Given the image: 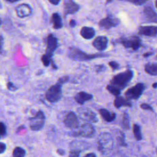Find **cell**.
<instances>
[{"label":"cell","mask_w":157,"mask_h":157,"mask_svg":"<svg viewBox=\"0 0 157 157\" xmlns=\"http://www.w3.org/2000/svg\"><path fill=\"white\" fill-rule=\"evenodd\" d=\"M145 90V85L142 83H138L132 87H131L125 92L126 98L130 99H138Z\"/></svg>","instance_id":"8"},{"label":"cell","mask_w":157,"mask_h":157,"mask_svg":"<svg viewBox=\"0 0 157 157\" xmlns=\"http://www.w3.org/2000/svg\"><path fill=\"white\" fill-rule=\"evenodd\" d=\"M152 86H153V88H156L157 87V82H155V83H154L153 85H152Z\"/></svg>","instance_id":"45"},{"label":"cell","mask_w":157,"mask_h":157,"mask_svg":"<svg viewBox=\"0 0 157 157\" xmlns=\"http://www.w3.org/2000/svg\"><path fill=\"white\" fill-rule=\"evenodd\" d=\"M117 43L122 44L125 48H132L133 50H137L141 47V40L137 36L129 37H121L117 40Z\"/></svg>","instance_id":"7"},{"label":"cell","mask_w":157,"mask_h":157,"mask_svg":"<svg viewBox=\"0 0 157 157\" xmlns=\"http://www.w3.org/2000/svg\"><path fill=\"white\" fill-rule=\"evenodd\" d=\"M117 140L118 142V144L122 147L127 146V144L125 142V136L123 132L120 131H118V133L117 136Z\"/></svg>","instance_id":"27"},{"label":"cell","mask_w":157,"mask_h":157,"mask_svg":"<svg viewBox=\"0 0 157 157\" xmlns=\"http://www.w3.org/2000/svg\"><path fill=\"white\" fill-rule=\"evenodd\" d=\"M120 23L118 18L111 14H108L104 18L101 20L99 22V26L105 29H109L112 27L117 26Z\"/></svg>","instance_id":"10"},{"label":"cell","mask_w":157,"mask_h":157,"mask_svg":"<svg viewBox=\"0 0 157 157\" xmlns=\"http://www.w3.org/2000/svg\"><path fill=\"white\" fill-rule=\"evenodd\" d=\"M7 88L9 90H10L11 91H15L17 90V87H16V86H15V85H13V83H12L11 82H7Z\"/></svg>","instance_id":"36"},{"label":"cell","mask_w":157,"mask_h":157,"mask_svg":"<svg viewBox=\"0 0 157 157\" xmlns=\"http://www.w3.org/2000/svg\"><path fill=\"white\" fill-rule=\"evenodd\" d=\"M113 147V140L109 132H101L98 139V148L102 154H107Z\"/></svg>","instance_id":"3"},{"label":"cell","mask_w":157,"mask_h":157,"mask_svg":"<svg viewBox=\"0 0 157 157\" xmlns=\"http://www.w3.org/2000/svg\"><path fill=\"white\" fill-rule=\"evenodd\" d=\"M64 124L67 128L72 129H77L78 128L79 121L76 114L73 112L67 113L63 120Z\"/></svg>","instance_id":"12"},{"label":"cell","mask_w":157,"mask_h":157,"mask_svg":"<svg viewBox=\"0 0 157 157\" xmlns=\"http://www.w3.org/2000/svg\"><path fill=\"white\" fill-rule=\"evenodd\" d=\"M81 150L79 149H72L69 153V157H79Z\"/></svg>","instance_id":"30"},{"label":"cell","mask_w":157,"mask_h":157,"mask_svg":"<svg viewBox=\"0 0 157 157\" xmlns=\"http://www.w3.org/2000/svg\"><path fill=\"white\" fill-rule=\"evenodd\" d=\"M109 55L105 53L88 54L75 47H71L68 49L67 56L74 61H90L96 58L108 57Z\"/></svg>","instance_id":"1"},{"label":"cell","mask_w":157,"mask_h":157,"mask_svg":"<svg viewBox=\"0 0 157 157\" xmlns=\"http://www.w3.org/2000/svg\"><path fill=\"white\" fill-rule=\"evenodd\" d=\"M7 2H17L18 1H20V0H5Z\"/></svg>","instance_id":"44"},{"label":"cell","mask_w":157,"mask_h":157,"mask_svg":"<svg viewBox=\"0 0 157 157\" xmlns=\"http://www.w3.org/2000/svg\"><path fill=\"white\" fill-rule=\"evenodd\" d=\"M143 13L147 21L157 23V13L150 7H145L143 10Z\"/></svg>","instance_id":"17"},{"label":"cell","mask_w":157,"mask_h":157,"mask_svg":"<svg viewBox=\"0 0 157 157\" xmlns=\"http://www.w3.org/2000/svg\"><path fill=\"white\" fill-rule=\"evenodd\" d=\"M77 113L78 117L86 121L96 123L98 121L96 113L88 108L80 107L77 109Z\"/></svg>","instance_id":"9"},{"label":"cell","mask_w":157,"mask_h":157,"mask_svg":"<svg viewBox=\"0 0 157 157\" xmlns=\"http://www.w3.org/2000/svg\"><path fill=\"white\" fill-rule=\"evenodd\" d=\"M80 34L81 36L85 39H91L95 35V31L93 28L83 26L80 29Z\"/></svg>","instance_id":"21"},{"label":"cell","mask_w":157,"mask_h":157,"mask_svg":"<svg viewBox=\"0 0 157 157\" xmlns=\"http://www.w3.org/2000/svg\"><path fill=\"white\" fill-rule=\"evenodd\" d=\"M7 129L5 124L3 122H1L0 123V135L1 137H3L6 134Z\"/></svg>","instance_id":"31"},{"label":"cell","mask_w":157,"mask_h":157,"mask_svg":"<svg viewBox=\"0 0 157 157\" xmlns=\"http://www.w3.org/2000/svg\"><path fill=\"white\" fill-rule=\"evenodd\" d=\"M140 108L144 109V110H150V111H151V112H154V110L153 109V107L150 105L149 104H146V103H142L140 104Z\"/></svg>","instance_id":"35"},{"label":"cell","mask_w":157,"mask_h":157,"mask_svg":"<svg viewBox=\"0 0 157 157\" xmlns=\"http://www.w3.org/2000/svg\"><path fill=\"white\" fill-rule=\"evenodd\" d=\"M106 89L107 90V91L111 93L112 94L115 96H118L120 95V93H121V91L117 88H116L115 87L110 85V84L107 85L106 86Z\"/></svg>","instance_id":"28"},{"label":"cell","mask_w":157,"mask_h":157,"mask_svg":"<svg viewBox=\"0 0 157 157\" xmlns=\"http://www.w3.org/2000/svg\"><path fill=\"white\" fill-rule=\"evenodd\" d=\"M83 157H96V155L94 153H90L85 155Z\"/></svg>","instance_id":"42"},{"label":"cell","mask_w":157,"mask_h":157,"mask_svg":"<svg viewBox=\"0 0 157 157\" xmlns=\"http://www.w3.org/2000/svg\"><path fill=\"white\" fill-rule=\"evenodd\" d=\"M139 34L149 37L156 36L157 35V26H141L139 28Z\"/></svg>","instance_id":"16"},{"label":"cell","mask_w":157,"mask_h":157,"mask_svg":"<svg viewBox=\"0 0 157 157\" xmlns=\"http://www.w3.org/2000/svg\"><path fill=\"white\" fill-rule=\"evenodd\" d=\"M124 1L129 2L135 5H137V6H139V5H142V4H144L148 0H124Z\"/></svg>","instance_id":"32"},{"label":"cell","mask_w":157,"mask_h":157,"mask_svg":"<svg viewBox=\"0 0 157 157\" xmlns=\"http://www.w3.org/2000/svg\"><path fill=\"white\" fill-rule=\"evenodd\" d=\"M108 39L106 36H100L97 37L93 42V46L99 51L105 50L108 45Z\"/></svg>","instance_id":"15"},{"label":"cell","mask_w":157,"mask_h":157,"mask_svg":"<svg viewBox=\"0 0 157 157\" xmlns=\"http://www.w3.org/2000/svg\"><path fill=\"white\" fill-rule=\"evenodd\" d=\"M145 71L151 75H157V63H148L145 65Z\"/></svg>","instance_id":"23"},{"label":"cell","mask_w":157,"mask_h":157,"mask_svg":"<svg viewBox=\"0 0 157 157\" xmlns=\"http://www.w3.org/2000/svg\"><path fill=\"white\" fill-rule=\"evenodd\" d=\"M26 151L20 147H16L12 152V157H25Z\"/></svg>","instance_id":"25"},{"label":"cell","mask_w":157,"mask_h":157,"mask_svg":"<svg viewBox=\"0 0 157 157\" xmlns=\"http://www.w3.org/2000/svg\"><path fill=\"white\" fill-rule=\"evenodd\" d=\"M52 23L53 28L55 29H60L63 27L62 19L58 13H53L52 15Z\"/></svg>","instance_id":"22"},{"label":"cell","mask_w":157,"mask_h":157,"mask_svg":"<svg viewBox=\"0 0 157 157\" xmlns=\"http://www.w3.org/2000/svg\"><path fill=\"white\" fill-rule=\"evenodd\" d=\"M105 1H106L107 3H109V2H111L112 1V0H105Z\"/></svg>","instance_id":"46"},{"label":"cell","mask_w":157,"mask_h":157,"mask_svg":"<svg viewBox=\"0 0 157 157\" xmlns=\"http://www.w3.org/2000/svg\"><path fill=\"white\" fill-rule=\"evenodd\" d=\"M108 64L109 65V66L111 67V69L113 71H115L117 69H118L119 68V64L118 63H117L115 61H110Z\"/></svg>","instance_id":"34"},{"label":"cell","mask_w":157,"mask_h":157,"mask_svg":"<svg viewBox=\"0 0 157 157\" xmlns=\"http://www.w3.org/2000/svg\"><path fill=\"white\" fill-rule=\"evenodd\" d=\"M92 99H93L92 94L84 91L78 92L74 96L75 101L78 104H83L85 102L90 101Z\"/></svg>","instance_id":"18"},{"label":"cell","mask_w":157,"mask_h":157,"mask_svg":"<svg viewBox=\"0 0 157 157\" xmlns=\"http://www.w3.org/2000/svg\"><path fill=\"white\" fill-rule=\"evenodd\" d=\"M113 104H114V106L117 109H119L123 106L124 107L132 106V103L129 99L120 96H116L113 102Z\"/></svg>","instance_id":"19"},{"label":"cell","mask_w":157,"mask_h":157,"mask_svg":"<svg viewBox=\"0 0 157 157\" xmlns=\"http://www.w3.org/2000/svg\"><path fill=\"white\" fill-rule=\"evenodd\" d=\"M80 6L74 0H64V13L65 17L67 15L73 14L78 11Z\"/></svg>","instance_id":"13"},{"label":"cell","mask_w":157,"mask_h":157,"mask_svg":"<svg viewBox=\"0 0 157 157\" xmlns=\"http://www.w3.org/2000/svg\"><path fill=\"white\" fill-rule=\"evenodd\" d=\"M155 7H156V9H157V0L155 1Z\"/></svg>","instance_id":"47"},{"label":"cell","mask_w":157,"mask_h":157,"mask_svg":"<svg viewBox=\"0 0 157 157\" xmlns=\"http://www.w3.org/2000/svg\"><path fill=\"white\" fill-rule=\"evenodd\" d=\"M69 77L68 76H63L62 77H60L58 79V82L60 83L61 84H64V83L67 82L69 80Z\"/></svg>","instance_id":"37"},{"label":"cell","mask_w":157,"mask_h":157,"mask_svg":"<svg viewBox=\"0 0 157 157\" xmlns=\"http://www.w3.org/2000/svg\"><path fill=\"white\" fill-rule=\"evenodd\" d=\"M62 96V84L56 83L51 86L46 91L45 99L50 102L54 103L60 100Z\"/></svg>","instance_id":"4"},{"label":"cell","mask_w":157,"mask_h":157,"mask_svg":"<svg viewBox=\"0 0 157 157\" xmlns=\"http://www.w3.org/2000/svg\"><path fill=\"white\" fill-rule=\"evenodd\" d=\"M153 54V53H150V52H147V53H145V54H144V57H147V56H149L150 55H151Z\"/></svg>","instance_id":"43"},{"label":"cell","mask_w":157,"mask_h":157,"mask_svg":"<svg viewBox=\"0 0 157 157\" xmlns=\"http://www.w3.org/2000/svg\"><path fill=\"white\" fill-rule=\"evenodd\" d=\"M56 152L58 155H61V156H63L64 155H65V151L63 150V149H61V148H58L56 150Z\"/></svg>","instance_id":"39"},{"label":"cell","mask_w":157,"mask_h":157,"mask_svg":"<svg viewBox=\"0 0 157 157\" xmlns=\"http://www.w3.org/2000/svg\"><path fill=\"white\" fill-rule=\"evenodd\" d=\"M69 25L71 27H75L76 25V21L74 20H71L69 22Z\"/></svg>","instance_id":"41"},{"label":"cell","mask_w":157,"mask_h":157,"mask_svg":"<svg viewBox=\"0 0 157 157\" xmlns=\"http://www.w3.org/2000/svg\"><path fill=\"white\" fill-rule=\"evenodd\" d=\"M122 126L124 129H129L130 128L129 117L127 113H124L122 118Z\"/></svg>","instance_id":"26"},{"label":"cell","mask_w":157,"mask_h":157,"mask_svg":"<svg viewBox=\"0 0 157 157\" xmlns=\"http://www.w3.org/2000/svg\"><path fill=\"white\" fill-rule=\"evenodd\" d=\"M156 57H157V55H156Z\"/></svg>","instance_id":"49"},{"label":"cell","mask_w":157,"mask_h":157,"mask_svg":"<svg viewBox=\"0 0 157 157\" xmlns=\"http://www.w3.org/2000/svg\"><path fill=\"white\" fill-rule=\"evenodd\" d=\"M99 113L102 119L106 122L113 121L116 118V113L114 112H110L105 109H99Z\"/></svg>","instance_id":"20"},{"label":"cell","mask_w":157,"mask_h":157,"mask_svg":"<svg viewBox=\"0 0 157 157\" xmlns=\"http://www.w3.org/2000/svg\"><path fill=\"white\" fill-rule=\"evenodd\" d=\"M17 15L20 18H24L29 16L32 13V9L28 4H20L15 8Z\"/></svg>","instance_id":"14"},{"label":"cell","mask_w":157,"mask_h":157,"mask_svg":"<svg viewBox=\"0 0 157 157\" xmlns=\"http://www.w3.org/2000/svg\"><path fill=\"white\" fill-rule=\"evenodd\" d=\"M45 117L42 110L36 112L34 116L29 118V127L32 131H38L40 130L45 123Z\"/></svg>","instance_id":"6"},{"label":"cell","mask_w":157,"mask_h":157,"mask_svg":"<svg viewBox=\"0 0 157 157\" xmlns=\"http://www.w3.org/2000/svg\"><path fill=\"white\" fill-rule=\"evenodd\" d=\"M72 136L75 137H83L90 138L95 133V129L93 125L90 123H85L77 128L75 131H72Z\"/></svg>","instance_id":"5"},{"label":"cell","mask_w":157,"mask_h":157,"mask_svg":"<svg viewBox=\"0 0 157 157\" xmlns=\"http://www.w3.org/2000/svg\"><path fill=\"white\" fill-rule=\"evenodd\" d=\"M132 131H133V134L136 139V140H140L142 139V135L141 133V130H140V127L139 124H134L133 127H132Z\"/></svg>","instance_id":"24"},{"label":"cell","mask_w":157,"mask_h":157,"mask_svg":"<svg viewBox=\"0 0 157 157\" xmlns=\"http://www.w3.org/2000/svg\"><path fill=\"white\" fill-rule=\"evenodd\" d=\"M51 4H53V5H58L59 2H60V0H48Z\"/></svg>","instance_id":"40"},{"label":"cell","mask_w":157,"mask_h":157,"mask_svg":"<svg viewBox=\"0 0 157 157\" xmlns=\"http://www.w3.org/2000/svg\"><path fill=\"white\" fill-rule=\"evenodd\" d=\"M6 149V145L3 142H1L0 144V153H2L4 152V151Z\"/></svg>","instance_id":"38"},{"label":"cell","mask_w":157,"mask_h":157,"mask_svg":"<svg viewBox=\"0 0 157 157\" xmlns=\"http://www.w3.org/2000/svg\"><path fill=\"white\" fill-rule=\"evenodd\" d=\"M46 43L47 47L45 54L52 57L54 51L57 48L58 45V39L53 34H50L47 37Z\"/></svg>","instance_id":"11"},{"label":"cell","mask_w":157,"mask_h":157,"mask_svg":"<svg viewBox=\"0 0 157 157\" xmlns=\"http://www.w3.org/2000/svg\"><path fill=\"white\" fill-rule=\"evenodd\" d=\"M95 71L98 73H99L101 72H104L106 70V67L103 65V64H99V65H96L94 67Z\"/></svg>","instance_id":"33"},{"label":"cell","mask_w":157,"mask_h":157,"mask_svg":"<svg viewBox=\"0 0 157 157\" xmlns=\"http://www.w3.org/2000/svg\"><path fill=\"white\" fill-rule=\"evenodd\" d=\"M134 75V72L131 70H126L124 72L116 74L111 79L110 85L120 90H123L131 82Z\"/></svg>","instance_id":"2"},{"label":"cell","mask_w":157,"mask_h":157,"mask_svg":"<svg viewBox=\"0 0 157 157\" xmlns=\"http://www.w3.org/2000/svg\"><path fill=\"white\" fill-rule=\"evenodd\" d=\"M156 154H157V147H156Z\"/></svg>","instance_id":"48"},{"label":"cell","mask_w":157,"mask_h":157,"mask_svg":"<svg viewBox=\"0 0 157 157\" xmlns=\"http://www.w3.org/2000/svg\"><path fill=\"white\" fill-rule=\"evenodd\" d=\"M41 61H42V64L45 67H48L50 64H51L52 59L51 56H49L47 55L46 54H44L41 57Z\"/></svg>","instance_id":"29"}]
</instances>
